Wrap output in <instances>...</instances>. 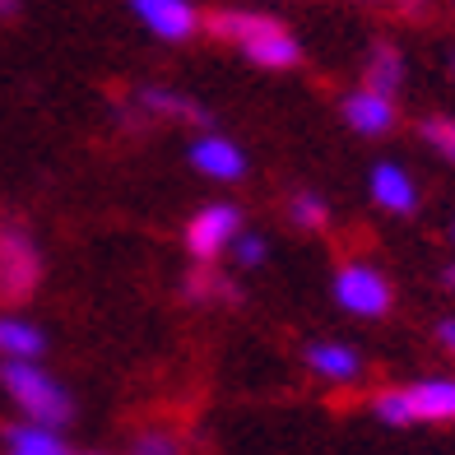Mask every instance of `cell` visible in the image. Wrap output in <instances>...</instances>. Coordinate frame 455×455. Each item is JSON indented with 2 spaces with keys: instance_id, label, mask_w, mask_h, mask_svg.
<instances>
[{
  "instance_id": "2",
  "label": "cell",
  "mask_w": 455,
  "mask_h": 455,
  "mask_svg": "<svg viewBox=\"0 0 455 455\" xmlns=\"http://www.w3.org/2000/svg\"><path fill=\"white\" fill-rule=\"evenodd\" d=\"M0 386L5 395L19 404L28 423H43V427H66L70 413H75V400L70 390L60 386L43 363H0Z\"/></svg>"
},
{
  "instance_id": "11",
  "label": "cell",
  "mask_w": 455,
  "mask_h": 455,
  "mask_svg": "<svg viewBox=\"0 0 455 455\" xmlns=\"http://www.w3.org/2000/svg\"><path fill=\"white\" fill-rule=\"evenodd\" d=\"M404 390L413 423H455V377H423Z\"/></svg>"
},
{
  "instance_id": "6",
  "label": "cell",
  "mask_w": 455,
  "mask_h": 455,
  "mask_svg": "<svg viewBox=\"0 0 455 455\" xmlns=\"http://www.w3.org/2000/svg\"><path fill=\"white\" fill-rule=\"evenodd\" d=\"M131 14L140 19V28H149L158 37V43H191L204 24L191 0H131Z\"/></svg>"
},
{
  "instance_id": "23",
  "label": "cell",
  "mask_w": 455,
  "mask_h": 455,
  "mask_svg": "<svg viewBox=\"0 0 455 455\" xmlns=\"http://www.w3.org/2000/svg\"><path fill=\"white\" fill-rule=\"evenodd\" d=\"M442 283H446V288H455V265H446V270H442Z\"/></svg>"
},
{
  "instance_id": "19",
  "label": "cell",
  "mask_w": 455,
  "mask_h": 455,
  "mask_svg": "<svg viewBox=\"0 0 455 455\" xmlns=\"http://www.w3.org/2000/svg\"><path fill=\"white\" fill-rule=\"evenodd\" d=\"M228 256H233L242 270H256V265H265V256H270V242H265L260 233H246V228H242L237 242L228 246Z\"/></svg>"
},
{
  "instance_id": "24",
  "label": "cell",
  "mask_w": 455,
  "mask_h": 455,
  "mask_svg": "<svg viewBox=\"0 0 455 455\" xmlns=\"http://www.w3.org/2000/svg\"><path fill=\"white\" fill-rule=\"evenodd\" d=\"M451 79H455V52H451Z\"/></svg>"
},
{
  "instance_id": "5",
  "label": "cell",
  "mask_w": 455,
  "mask_h": 455,
  "mask_svg": "<svg viewBox=\"0 0 455 455\" xmlns=\"http://www.w3.org/2000/svg\"><path fill=\"white\" fill-rule=\"evenodd\" d=\"M43 279V251L19 223H0V298H28Z\"/></svg>"
},
{
  "instance_id": "14",
  "label": "cell",
  "mask_w": 455,
  "mask_h": 455,
  "mask_svg": "<svg viewBox=\"0 0 455 455\" xmlns=\"http://www.w3.org/2000/svg\"><path fill=\"white\" fill-rule=\"evenodd\" d=\"M404 84V56L400 47H390V43H377L367 52V70H363V89H377L386 98H395Z\"/></svg>"
},
{
  "instance_id": "10",
  "label": "cell",
  "mask_w": 455,
  "mask_h": 455,
  "mask_svg": "<svg viewBox=\"0 0 455 455\" xmlns=\"http://www.w3.org/2000/svg\"><path fill=\"white\" fill-rule=\"evenodd\" d=\"M339 112H344V126L354 131V135H367V140H381L395 131V98H386L377 89H354L344 102H339Z\"/></svg>"
},
{
  "instance_id": "22",
  "label": "cell",
  "mask_w": 455,
  "mask_h": 455,
  "mask_svg": "<svg viewBox=\"0 0 455 455\" xmlns=\"http://www.w3.org/2000/svg\"><path fill=\"white\" fill-rule=\"evenodd\" d=\"M19 10H24V0H0V19H19Z\"/></svg>"
},
{
  "instance_id": "15",
  "label": "cell",
  "mask_w": 455,
  "mask_h": 455,
  "mask_svg": "<svg viewBox=\"0 0 455 455\" xmlns=\"http://www.w3.org/2000/svg\"><path fill=\"white\" fill-rule=\"evenodd\" d=\"M140 108H144V112H154V116H191V121H210V112H204L200 102L181 98V93L163 89V84H149V89H140Z\"/></svg>"
},
{
  "instance_id": "20",
  "label": "cell",
  "mask_w": 455,
  "mask_h": 455,
  "mask_svg": "<svg viewBox=\"0 0 455 455\" xmlns=\"http://www.w3.org/2000/svg\"><path fill=\"white\" fill-rule=\"evenodd\" d=\"M131 455H181V442L172 437V432H163V427H149V432H140Z\"/></svg>"
},
{
  "instance_id": "12",
  "label": "cell",
  "mask_w": 455,
  "mask_h": 455,
  "mask_svg": "<svg viewBox=\"0 0 455 455\" xmlns=\"http://www.w3.org/2000/svg\"><path fill=\"white\" fill-rule=\"evenodd\" d=\"M47 335L24 316H0V363H43Z\"/></svg>"
},
{
  "instance_id": "8",
  "label": "cell",
  "mask_w": 455,
  "mask_h": 455,
  "mask_svg": "<svg viewBox=\"0 0 455 455\" xmlns=\"http://www.w3.org/2000/svg\"><path fill=\"white\" fill-rule=\"evenodd\" d=\"M367 196L386 214H413L419 210V181H413V172L395 158H381L377 168L367 172Z\"/></svg>"
},
{
  "instance_id": "26",
  "label": "cell",
  "mask_w": 455,
  "mask_h": 455,
  "mask_svg": "<svg viewBox=\"0 0 455 455\" xmlns=\"http://www.w3.org/2000/svg\"><path fill=\"white\" fill-rule=\"evenodd\" d=\"M84 455H98V451H84Z\"/></svg>"
},
{
  "instance_id": "17",
  "label": "cell",
  "mask_w": 455,
  "mask_h": 455,
  "mask_svg": "<svg viewBox=\"0 0 455 455\" xmlns=\"http://www.w3.org/2000/svg\"><path fill=\"white\" fill-rule=\"evenodd\" d=\"M288 223L302 228V233H321V228L330 223V204L316 191H298L293 200H288Z\"/></svg>"
},
{
  "instance_id": "13",
  "label": "cell",
  "mask_w": 455,
  "mask_h": 455,
  "mask_svg": "<svg viewBox=\"0 0 455 455\" xmlns=\"http://www.w3.org/2000/svg\"><path fill=\"white\" fill-rule=\"evenodd\" d=\"M5 455H70V446L60 442L56 427L43 423H10L5 427Z\"/></svg>"
},
{
  "instance_id": "3",
  "label": "cell",
  "mask_w": 455,
  "mask_h": 455,
  "mask_svg": "<svg viewBox=\"0 0 455 455\" xmlns=\"http://www.w3.org/2000/svg\"><path fill=\"white\" fill-rule=\"evenodd\" d=\"M330 298L339 302V312L358 316V321H381L395 302V288H390L386 270L371 260H344L335 279H330Z\"/></svg>"
},
{
  "instance_id": "9",
  "label": "cell",
  "mask_w": 455,
  "mask_h": 455,
  "mask_svg": "<svg viewBox=\"0 0 455 455\" xmlns=\"http://www.w3.org/2000/svg\"><path fill=\"white\" fill-rule=\"evenodd\" d=\"M302 363L325 386H354V381H363V371H367L363 354L354 344H344V339H312L307 354H302Z\"/></svg>"
},
{
  "instance_id": "16",
  "label": "cell",
  "mask_w": 455,
  "mask_h": 455,
  "mask_svg": "<svg viewBox=\"0 0 455 455\" xmlns=\"http://www.w3.org/2000/svg\"><path fill=\"white\" fill-rule=\"evenodd\" d=\"M371 419L386 423V427H413V409H409V390L404 386H390L371 395Z\"/></svg>"
},
{
  "instance_id": "25",
  "label": "cell",
  "mask_w": 455,
  "mask_h": 455,
  "mask_svg": "<svg viewBox=\"0 0 455 455\" xmlns=\"http://www.w3.org/2000/svg\"><path fill=\"white\" fill-rule=\"evenodd\" d=\"M451 242H455V223H451Z\"/></svg>"
},
{
  "instance_id": "4",
  "label": "cell",
  "mask_w": 455,
  "mask_h": 455,
  "mask_svg": "<svg viewBox=\"0 0 455 455\" xmlns=\"http://www.w3.org/2000/svg\"><path fill=\"white\" fill-rule=\"evenodd\" d=\"M237 233H242V210L219 200V204H204V210H196L191 219H186L181 242H186V256H196L200 265H210V260H219L228 246L237 242Z\"/></svg>"
},
{
  "instance_id": "18",
  "label": "cell",
  "mask_w": 455,
  "mask_h": 455,
  "mask_svg": "<svg viewBox=\"0 0 455 455\" xmlns=\"http://www.w3.org/2000/svg\"><path fill=\"white\" fill-rule=\"evenodd\" d=\"M419 135H423V144H427L437 158L455 163V116H423Z\"/></svg>"
},
{
  "instance_id": "21",
  "label": "cell",
  "mask_w": 455,
  "mask_h": 455,
  "mask_svg": "<svg viewBox=\"0 0 455 455\" xmlns=\"http://www.w3.org/2000/svg\"><path fill=\"white\" fill-rule=\"evenodd\" d=\"M437 339H442V344L451 348V354H455V321H442V325H437Z\"/></svg>"
},
{
  "instance_id": "7",
  "label": "cell",
  "mask_w": 455,
  "mask_h": 455,
  "mask_svg": "<svg viewBox=\"0 0 455 455\" xmlns=\"http://www.w3.org/2000/svg\"><path fill=\"white\" fill-rule=\"evenodd\" d=\"M186 158H191V168L200 172V177H210V181H223V186H233V181H242L246 177V149L237 140H228V135H196L191 140V149H186Z\"/></svg>"
},
{
  "instance_id": "1",
  "label": "cell",
  "mask_w": 455,
  "mask_h": 455,
  "mask_svg": "<svg viewBox=\"0 0 455 455\" xmlns=\"http://www.w3.org/2000/svg\"><path fill=\"white\" fill-rule=\"evenodd\" d=\"M210 33L223 37V43H233L260 70H293L302 60L298 37L279 19L256 14V10H219V14H210Z\"/></svg>"
}]
</instances>
